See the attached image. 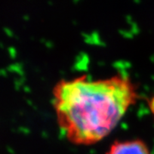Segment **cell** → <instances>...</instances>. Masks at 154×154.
Listing matches in <instances>:
<instances>
[{"label": "cell", "instance_id": "obj_3", "mask_svg": "<svg viewBox=\"0 0 154 154\" xmlns=\"http://www.w3.org/2000/svg\"><path fill=\"white\" fill-rule=\"evenodd\" d=\"M4 31L7 33V35L8 36H12L13 35V33H12V31H11L10 28H4Z\"/></svg>", "mask_w": 154, "mask_h": 154}, {"label": "cell", "instance_id": "obj_1", "mask_svg": "<svg viewBox=\"0 0 154 154\" xmlns=\"http://www.w3.org/2000/svg\"><path fill=\"white\" fill-rule=\"evenodd\" d=\"M137 88L121 75L103 79L88 75L57 82L52 105L57 125L70 143L94 145L104 140L136 103Z\"/></svg>", "mask_w": 154, "mask_h": 154}, {"label": "cell", "instance_id": "obj_2", "mask_svg": "<svg viewBox=\"0 0 154 154\" xmlns=\"http://www.w3.org/2000/svg\"><path fill=\"white\" fill-rule=\"evenodd\" d=\"M105 154H152L146 143L140 139L116 140Z\"/></svg>", "mask_w": 154, "mask_h": 154}]
</instances>
